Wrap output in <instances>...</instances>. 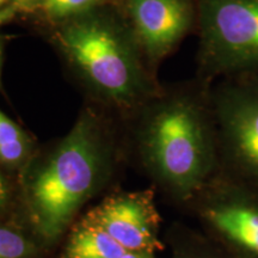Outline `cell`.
<instances>
[{
    "label": "cell",
    "instance_id": "cell-10",
    "mask_svg": "<svg viewBox=\"0 0 258 258\" xmlns=\"http://www.w3.org/2000/svg\"><path fill=\"white\" fill-rule=\"evenodd\" d=\"M30 151L31 141L27 133L0 111V161L16 167L24 163Z\"/></svg>",
    "mask_w": 258,
    "mask_h": 258
},
{
    "label": "cell",
    "instance_id": "cell-12",
    "mask_svg": "<svg viewBox=\"0 0 258 258\" xmlns=\"http://www.w3.org/2000/svg\"><path fill=\"white\" fill-rule=\"evenodd\" d=\"M35 246L24 235L0 226V258H28Z\"/></svg>",
    "mask_w": 258,
    "mask_h": 258
},
{
    "label": "cell",
    "instance_id": "cell-14",
    "mask_svg": "<svg viewBox=\"0 0 258 258\" xmlns=\"http://www.w3.org/2000/svg\"><path fill=\"white\" fill-rule=\"evenodd\" d=\"M9 198V189L8 184H6V180L3 176L2 171H0V209H2L8 202Z\"/></svg>",
    "mask_w": 258,
    "mask_h": 258
},
{
    "label": "cell",
    "instance_id": "cell-1",
    "mask_svg": "<svg viewBox=\"0 0 258 258\" xmlns=\"http://www.w3.org/2000/svg\"><path fill=\"white\" fill-rule=\"evenodd\" d=\"M54 37L83 82L104 101L132 108L160 93L131 25L102 6L60 22Z\"/></svg>",
    "mask_w": 258,
    "mask_h": 258
},
{
    "label": "cell",
    "instance_id": "cell-2",
    "mask_svg": "<svg viewBox=\"0 0 258 258\" xmlns=\"http://www.w3.org/2000/svg\"><path fill=\"white\" fill-rule=\"evenodd\" d=\"M147 165L179 195L201 188L214 169L219 148L211 99L191 93L157 96L141 129Z\"/></svg>",
    "mask_w": 258,
    "mask_h": 258
},
{
    "label": "cell",
    "instance_id": "cell-6",
    "mask_svg": "<svg viewBox=\"0 0 258 258\" xmlns=\"http://www.w3.org/2000/svg\"><path fill=\"white\" fill-rule=\"evenodd\" d=\"M131 28L151 63L172 51L192 28L195 0H125Z\"/></svg>",
    "mask_w": 258,
    "mask_h": 258
},
{
    "label": "cell",
    "instance_id": "cell-15",
    "mask_svg": "<svg viewBox=\"0 0 258 258\" xmlns=\"http://www.w3.org/2000/svg\"><path fill=\"white\" fill-rule=\"evenodd\" d=\"M121 258H152V253L139 252V251H127Z\"/></svg>",
    "mask_w": 258,
    "mask_h": 258
},
{
    "label": "cell",
    "instance_id": "cell-13",
    "mask_svg": "<svg viewBox=\"0 0 258 258\" xmlns=\"http://www.w3.org/2000/svg\"><path fill=\"white\" fill-rule=\"evenodd\" d=\"M42 0H10L8 8L0 11V22H6L16 15L31 14L41 8Z\"/></svg>",
    "mask_w": 258,
    "mask_h": 258
},
{
    "label": "cell",
    "instance_id": "cell-9",
    "mask_svg": "<svg viewBox=\"0 0 258 258\" xmlns=\"http://www.w3.org/2000/svg\"><path fill=\"white\" fill-rule=\"evenodd\" d=\"M125 252L110 234L85 218L71 234L62 258H121Z\"/></svg>",
    "mask_w": 258,
    "mask_h": 258
},
{
    "label": "cell",
    "instance_id": "cell-11",
    "mask_svg": "<svg viewBox=\"0 0 258 258\" xmlns=\"http://www.w3.org/2000/svg\"><path fill=\"white\" fill-rule=\"evenodd\" d=\"M108 0H42L41 10L51 21L60 23L101 8Z\"/></svg>",
    "mask_w": 258,
    "mask_h": 258
},
{
    "label": "cell",
    "instance_id": "cell-3",
    "mask_svg": "<svg viewBox=\"0 0 258 258\" xmlns=\"http://www.w3.org/2000/svg\"><path fill=\"white\" fill-rule=\"evenodd\" d=\"M104 163L105 146L97 118L83 112L29 188L31 218L42 237L53 240L62 233L92 194Z\"/></svg>",
    "mask_w": 258,
    "mask_h": 258
},
{
    "label": "cell",
    "instance_id": "cell-16",
    "mask_svg": "<svg viewBox=\"0 0 258 258\" xmlns=\"http://www.w3.org/2000/svg\"><path fill=\"white\" fill-rule=\"evenodd\" d=\"M2 59H3V42L0 40V70H2Z\"/></svg>",
    "mask_w": 258,
    "mask_h": 258
},
{
    "label": "cell",
    "instance_id": "cell-4",
    "mask_svg": "<svg viewBox=\"0 0 258 258\" xmlns=\"http://www.w3.org/2000/svg\"><path fill=\"white\" fill-rule=\"evenodd\" d=\"M200 69L207 79L258 71V0H195Z\"/></svg>",
    "mask_w": 258,
    "mask_h": 258
},
{
    "label": "cell",
    "instance_id": "cell-5",
    "mask_svg": "<svg viewBox=\"0 0 258 258\" xmlns=\"http://www.w3.org/2000/svg\"><path fill=\"white\" fill-rule=\"evenodd\" d=\"M218 148L245 178L258 183V79L233 76L209 93Z\"/></svg>",
    "mask_w": 258,
    "mask_h": 258
},
{
    "label": "cell",
    "instance_id": "cell-8",
    "mask_svg": "<svg viewBox=\"0 0 258 258\" xmlns=\"http://www.w3.org/2000/svg\"><path fill=\"white\" fill-rule=\"evenodd\" d=\"M215 232L243 258H258V194L226 190L203 209Z\"/></svg>",
    "mask_w": 258,
    "mask_h": 258
},
{
    "label": "cell",
    "instance_id": "cell-7",
    "mask_svg": "<svg viewBox=\"0 0 258 258\" xmlns=\"http://www.w3.org/2000/svg\"><path fill=\"white\" fill-rule=\"evenodd\" d=\"M127 251L160 250L159 214L150 191L120 194L104 200L88 217Z\"/></svg>",
    "mask_w": 258,
    "mask_h": 258
},
{
    "label": "cell",
    "instance_id": "cell-17",
    "mask_svg": "<svg viewBox=\"0 0 258 258\" xmlns=\"http://www.w3.org/2000/svg\"><path fill=\"white\" fill-rule=\"evenodd\" d=\"M9 2H10V0H0V8H2L3 5L9 4Z\"/></svg>",
    "mask_w": 258,
    "mask_h": 258
}]
</instances>
